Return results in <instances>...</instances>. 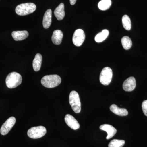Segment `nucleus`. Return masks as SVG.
<instances>
[{"mask_svg": "<svg viewBox=\"0 0 147 147\" xmlns=\"http://www.w3.org/2000/svg\"><path fill=\"white\" fill-rule=\"evenodd\" d=\"M61 82V77L57 74L46 75L41 80L42 86L47 88H53L57 86Z\"/></svg>", "mask_w": 147, "mask_h": 147, "instance_id": "1", "label": "nucleus"}, {"mask_svg": "<svg viewBox=\"0 0 147 147\" xmlns=\"http://www.w3.org/2000/svg\"><path fill=\"white\" fill-rule=\"evenodd\" d=\"M36 6L33 3L21 4L16 7L15 11L20 16H25L33 13L36 10Z\"/></svg>", "mask_w": 147, "mask_h": 147, "instance_id": "2", "label": "nucleus"}, {"mask_svg": "<svg viewBox=\"0 0 147 147\" xmlns=\"http://www.w3.org/2000/svg\"><path fill=\"white\" fill-rule=\"evenodd\" d=\"M22 76L16 72H12L7 75L6 79L7 86L9 88H14L20 85L22 83Z\"/></svg>", "mask_w": 147, "mask_h": 147, "instance_id": "3", "label": "nucleus"}, {"mask_svg": "<svg viewBox=\"0 0 147 147\" xmlns=\"http://www.w3.org/2000/svg\"><path fill=\"white\" fill-rule=\"evenodd\" d=\"M69 102L72 110L76 113H79L81 110V103L78 93L72 91L69 95Z\"/></svg>", "mask_w": 147, "mask_h": 147, "instance_id": "4", "label": "nucleus"}, {"mask_svg": "<svg viewBox=\"0 0 147 147\" xmlns=\"http://www.w3.org/2000/svg\"><path fill=\"white\" fill-rule=\"evenodd\" d=\"M46 129L44 126H39L31 127L28 131V135L32 139L41 138L46 133Z\"/></svg>", "mask_w": 147, "mask_h": 147, "instance_id": "5", "label": "nucleus"}, {"mask_svg": "<svg viewBox=\"0 0 147 147\" xmlns=\"http://www.w3.org/2000/svg\"><path fill=\"white\" fill-rule=\"evenodd\" d=\"M113 71L109 67H105L102 69L100 75V82L101 84L108 86L112 81Z\"/></svg>", "mask_w": 147, "mask_h": 147, "instance_id": "6", "label": "nucleus"}, {"mask_svg": "<svg viewBox=\"0 0 147 147\" xmlns=\"http://www.w3.org/2000/svg\"><path fill=\"white\" fill-rule=\"evenodd\" d=\"M85 33L82 29H77L73 34L72 41L74 44L76 46H80L82 45L85 40Z\"/></svg>", "mask_w": 147, "mask_h": 147, "instance_id": "7", "label": "nucleus"}, {"mask_svg": "<svg viewBox=\"0 0 147 147\" xmlns=\"http://www.w3.org/2000/svg\"><path fill=\"white\" fill-rule=\"evenodd\" d=\"M16 120L14 117H10L4 123L0 129L1 134L3 135H6L10 131L16 123Z\"/></svg>", "mask_w": 147, "mask_h": 147, "instance_id": "8", "label": "nucleus"}, {"mask_svg": "<svg viewBox=\"0 0 147 147\" xmlns=\"http://www.w3.org/2000/svg\"><path fill=\"white\" fill-rule=\"evenodd\" d=\"M136 86V80L134 77L131 76L124 81L123 85V88L125 91L131 92L135 89Z\"/></svg>", "mask_w": 147, "mask_h": 147, "instance_id": "9", "label": "nucleus"}, {"mask_svg": "<svg viewBox=\"0 0 147 147\" xmlns=\"http://www.w3.org/2000/svg\"><path fill=\"white\" fill-rule=\"evenodd\" d=\"M65 121L67 125L74 130H76L80 127V125L77 121L73 116L69 114L66 115Z\"/></svg>", "mask_w": 147, "mask_h": 147, "instance_id": "10", "label": "nucleus"}, {"mask_svg": "<svg viewBox=\"0 0 147 147\" xmlns=\"http://www.w3.org/2000/svg\"><path fill=\"white\" fill-rule=\"evenodd\" d=\"M100 129L101 130L106 131L108 134L106 139H111L115 136L117 133V130L114 127L109 124H103L100 125Z\"/></svg>", "mask_w": 147, "mask_h": 147, "instance_id": "11", "label": "nucleus"}, {"mask_svg": "<svg viewBox=\"0 0 147 147\" xmlns=\"http://www.w3.org/2000/svg\"><path fill=\"white\" fill-rule=\"evenodd\" d=\"M12 37L16 41H20L26 39L29 36V33L27 31H13L11 33Z\"/></svg>", "mask_w": 147, "mask_h": 147, "instance_id": "12", "label": "nucleus"}, {"mask_svg": "<svg viewBox=\"0 0 147 147\" xmlns=\"http://www.w3.org/2000/svg\"><path fill=\"white\" fill-rule=\"evenodd\" d=\"M52 11L51 9L46 11L43 16L42 25L45 29H48L52 23Z\"/></svg>", "mask_w": 147, "mask_h": 147, "instance_id": "13", "label": "nucleus"}, {"mask_svg": "<svg viewBox=\"0 0 147 147\" xmlns=\"http://www.w3.org/2000/svg\"><path fill=\"white\" fill-rule=\"evenodd\" d=\"M54 14L57 19L59 21L63 20L65 16V12L64 4L63 3H61L55 9L54 11Z\"/></svg>", "mask_w": 147, "mask_h": 147, "instance_id": "14", "label": "nucleus"}, {"mask_svg": "<svg viewBox=\"0 0 147 147\" xmlns=\"http://www.w3.org/2000/svg\"><path fill=\"white\" fill-rule=\"evenodd\" d=\"M63 33L60 30H56L54 31L52 37V40L53 43L55 45H59L62 42Z\"/></svg>", "mask_w": 147, "mask_h": 147, "instance_id": "15", "label": "nucleus"}, {"mask_svg": "<svg viewBox=\"0 0 147 147\" xmlns=\"http://www.w3.org/2000/svg\"><path fill=\"white\" fill-rule=\"evenodd\" d=\"M110 110L114 114L120 116H125L128 115V113L125 108H119L115 104L110 106Z\"/></svg>", "mask_w": 147, "mask_h": 147, "instance_id": "16", "label": "nucleus"}, {"mask_svg": "<svg viewBox=\"0 0 147 147\" xmlns=\"http://www.w3.org/2000/svg\"><path fill=\"white\" fill-rule=\"evenodd\" d=\"M42 61V55L40 54H37L33 61V67L35 71H39L41 67Z\"/></svg>", "mask_w": 147, "mask_h": 147, "instance_id": "17", "label": "nucleus"}, {"mask_svg": "<svg viewBox=\"0 0 147 147\" xmlns=\"http://www.w3.org/2000/svg\"><path fill=\"white\" fill-rule=\"evenodd\" d=\"M109 34V32L108 30H103L102 32L96 35L95 37V40L97 42H102L107 38Z\"/></svg>", "mask_w": 147, "mask_h": 147, "instance_id": "18", "label": "nucleus"}, {"mask_svg": "<svg viewBox=\"0 0 147 147\" xmlns=\"http://www.w3.org/2000/svg\"><path fill=\"white\" fill-rule=\"evenodd\" d=\"M112 5L111 0H101L98 4V7L99 9L105 11L109 9Z\"/></svg>", "mask_w": 147, "mask_h": 147, "instance_id": "19", "label": "nucleus"}, {"mask_svg": "<svg viewBox=\"0 0 147 147\" xmlns=\"http://www.w3.org/2000/svg\"><path fill=\"white\" fill-rule=\"evenodd\" d=\"M122 21L123 28L127 30H130L131 29V22L129 16L124 15L122 18Z\"/></svg>", "mask_w": 147, "mask_h": 147, "instance_id": "20", "label": "nucleus"}, {"mask_svg": "<svg viewBox=\"0 0 147 147\" xmlns=\"http://www.w3.org/2000/svg\"><path fill=\"white\" fill-rule=\"evenodd\" d=\"M121 43L124 49L126 50L130 49L132 45V41L130 38L127 36H125L122 38Z\"/></svg>", "mask_w": 147, "mask_h": 147, "instance_id": "21", "label": "nucleus"}, {"mask_svg": "<svg viewBox=\"0 0 147 147\" xmlns=\"http://www.w3.org/2000/svg\"><path fill=\"white\" fill-rule=\"evenodd\" d=\"M124 140L113 139L108 144V147H123L125 144Z\"/></svg>", "mask_w": 147, "mask_h": 147, "instance_id": "22", "label": "nucleus"}, {"mask_svg": "<svg viewBox=\"0 0 147 147\" xmlns=\"http://www.w3.org/2000/svg\"><path fill=\"white\" fill-rule=\"evenodd\" d=\"M142 108L144 114L147 116V100L143 101L142 104Z\"/></svg>", "mask_w": 147, "mask_h": 147, "instance_id": "23", "label": "nucleus"}, {"mask_svg": "<svg viewBox=\"0 0 147 147\" xmlns=\"http://www.w3.org/2000/svg\"><path fill=\"white\" fill-rule=\"evenodd\" d=\"M69 1L71 5H74L76 3V0H69Z\"/></svg>", "mask_w": 147, "mask_h": 147, "instance_id": "24", "label": "nucleus"}]
</instances>
